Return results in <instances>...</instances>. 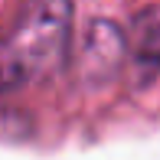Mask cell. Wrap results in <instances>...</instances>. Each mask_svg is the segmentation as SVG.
<instances>
[{"mask_svg": "<svg viewBox=\"0 0 160 160\" xmlns=\"http://www.w3.org/2000/svg\"><path fill=\"white\" fill-rule=\"evenodd\" d=\"M72 33V0H36L20 26L0 39V92L49 75L62 62Z\"/></svg>", "mask_w": 160, "mask_h": 160, "instance_id": "obj_1", "label": "cell"}, {"mask_svg": "<svg viewBox=\"0 0 160 160\" xmlns=\"http://www.w3.org/2000/svg\"><path fill=\"white\" fill-rule=\"evenodd\" d=\"M124 56V33L108 20H95L85 33V49H82V69L108 75Z\"/></svg>", "mask_w": 160, "mask_h": 160, "instance_id": "obj_2", "label": "cell"}, {"mask_svg": "<svg viewBox=\"0 0 160 160\" xmlns=\"http://www.w3.org/2000/svg\"><path fill=\"white\" fill-rule=\"evenodd\" d=\"M144 46H147V49H154V52H160V23H157L154 30L147 33V39H144Z\"/></svg>", "mask_w": 160, "mask_h": 160, "instance_id": "obj_3", "label": "cell"}]
</instances>
